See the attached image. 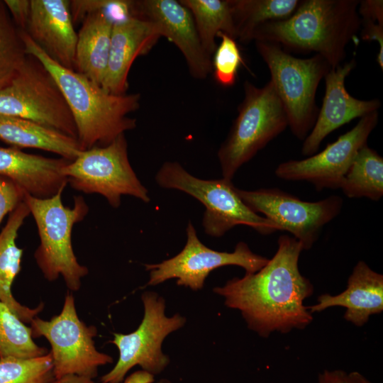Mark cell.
Wrapping results in <instances>:
<instances>
[{
    "instance_id": "26",
    "label": "cell",
    "mask_w": 383,
    "mask_h": 383,
    "mask_svg": "<svg viewBox=\"0 0 383 383\" xmlns=\"http://www.w3.org/2000/svg\"><path fill=\"white\" fill-rule=\"evenodd\" d=\"M340 189L349 198L378 201L383 196V158L365 145L358 151Z\"/></svg>"
},
{
    "instance_id": "4",
    "label": "cell",
    "mask_w": 383,
    "mask_h": 383,
    "mask_svg": "<svg viewBox=\"0 0 383 383\" xmlns=\"http://www.w3.org/2000/svg\"><path fill=\"white\" fill-rule=\"evenodd\" d=\"M60 190L48 198H37L25 193L23 201L35 222L40 245L34 253L36 264L44 277L52 282L62 276L71 291L79 289L87 267L77 261L72 244L74 225L82 221L89 207L81 196H74L72 208L65 206Z\"/></svg>"
},
{
    "instance_id": "38",
    "label": "cell",
    "mask_w": 383,
    "mask_h": 383,
    "mask_svg": "<svg viewBox=\"0 0 383 383\" xmlns=\"http://www.w3.org/2000/svg\"><path fill=\"white\" fill-rule=\"evenodd\" d=\"M347 383H372L358 372H351L346 374Z\"/></svg>"
},
{
    "instance_id": "7",
    "label": "cell",
    "mask_w": 383,
    "mask_h": 383,
    "mask_svg": "<svg viewBox=\"0 0 383 383\" xmlns=\"http://www.w3.org/2000/svg\"><path fill=\"white\" fill-rule=\"evenodd\" d=\"M155 181L161 187L184 192L199 201L206 208L202 226L211 237H221L239 225L249 226L263 235L279 231L273 222L245 204L231 180L199 179L178 162H165L157 171Z\"/></svg>"
},
{
    "instance_id": "11",
    "label": "cell",
    "mask_w": 383,
    "mask_h": 383,
    "mask_svg": "<svg viewBox=\"0 0 383 383\" xmlns=\"http://www.w3.org/2000/svg\"><path fill=\"white\" fill-rule=\"evenodd\" d=\"M141 299L144 307L143 320L132 333L113 334L110 343L118 348V360L112 370L101 377L100 383L122 382L135 365L155 375L170 364L169 357L162 350V343L168 335L184 326L186 318L179 313L167 316L165 301L156 292H145Z\"/></svg>"
},
{
    "instance_id": "34",
    "label": "cell",
    "mask_w": 383,
    "mask_h": 383,
    "mask_svg": "<svg viewBox=\"0 0 383 383\" xmlns=\"http://www.w3.org/2000/svg\"><path fill=\"white\" fill-rule=\"evenodd\" d=\"M357 11L360 18H368L383 21L382 0L359 1Z\"/></svg>"
},
{
    "instance_id": "21",
    "label": "cell",
    "mask_w": 383,
    "mask_h": 383,
    "mask_svg": "<svg viewBox=\"0 0 383 383\" xmlns=\"http://www.w3.org/2000/svg\"><path fill=\"white\" fill-rule=\"evenodd\" d=\"M30 213L23 201L11 213L0 233V301L6 304L25 323L32 320L43 310V304L30 308L19 303L13 296L11 287L21 271L23 250L17 246L18 232L25 219Z\"/></svg>"
},
{
    "instance_id": "39",
    "label": "cell",
    "mask_w": 383,
    "mask_h": 383,
    "mask_svg": "<svg viewBox=\"0 0 383 383\" xmlns=\"http://www.w3.org/2000/svg\"><path fill=\"white\" fill-rule=\"evenodd\" d=\"M157 383H172L170 380L163 378L160 379Z\"/></svg>"
},
{
    "instance_id": "22",
    "label": "cell",
    "mask_w": 383,
    "mask_h": 383,
    "mask_svg": "<svg viewBox=\"0 0 383 383\" xmlns=\"http://www.w3.org/2000/svg\"><path fill=\"white\" fill-rule=\"evenodd\" d=\"M113 21L104 11L88 13L77 33L75 71L101 85L110 52Z\"/></svg>"
},
{
    "instance_id": "37",
    "label": "cell",
    "mask_w": 383,
    "mask_h": 383,
    "mask_svg": "<svg viewBox=\"0 0 383 383\" xmlns=\"http://www.w3.org/2000/svg\"><path fill=\"white\" fill-rule=\"evenodd\" d=\"M154 375L145 371H137L128 376L123 383H152Z\"/></svg>"
},
{
    "instance_id": "33",
    "label": "cell",
    "mask_w": 383,
    "mask_h": 383,
    "mask_svg": "<svg viewBox=\"0 0 383 383\" xmlns=\"http://www.w3.org/2000/svg\"><path fill=\"white\" fill-rule=\"evenodd\" d=\"M4 3L16 26L25 31L30 16V0H4Z\"/></svg>"
},
{
    "instance_id": "23",
    "label": "cell",
    "mask_w": 383,
    "mask_h": 383,
    "mask_svg": "<svg viewBox=\"0 0 383 383\" xmlns=\"http://www.w3.org/2000/svg\"><path fill=\"white\" fill-rule=\"evenodd\" d=\"M0 140L13 148L41 149L69 161L83 151L76 138L31 121L4 114H0Z\"/></svg>"
},
{
    "instance_id": "27",
    "label": "cell",
    "mask_w": 383,
    "mask_h": 383,
    "mask_svg": "<svg viewBox=\"0 0 383 383\" xmlns=\"http://www.w3.org/2000/svg\"><path fill=\"white\" fill-rule=\"evenodd\" d=\"M48 353L34 342L30 327L0 301V360L33 358Z\"/></svg>"
},
{
    "instance_id": "18",
    "label": "cell",
    "mask_w": 383,
    "mask_h": 383,
    "mask_svg": "<svg viewBox=\"0 0 383 383\" xmlns=\"http://www.w3.org/2000/svg\"><path fill=\"white\" fill-rule=\"evenodd\" d=\"M160 38L148 21L132 16L113 25L109 57L101 87L113 94H126L134 60L146 55Z\"/></svg>"
},
{
    "instance_id": "16",
    "label": "cell",
    "mask_w": 383,
    "mask_h": 383,
    "mask_svg": "<svg viewBox=\"0 0 383 383\" xmlns=\"http://www.w3.org/2000/svg\"><path fill=\"white\" fill-rule=\"evenodd\" d=\"M355 59L331 67L324 77L326 91L315 123L304 140L303 155L309 157L318 150L321 143L333 131L357 118L378 111L381 101L377 99L361 100L346 90V77L355 67Z\"/></svg>"
},
{
    "instance_id": "32",
    "label": "cell",
    "mask_w": 383,
    "mask_h": 383,
    "mask_svg": "<svg viewBox=\"0 0 383 383\" xmlns=\"http://www.w3.org/2000/svg\"><path fill=\"white\" fill-rule=\"evenodd\" d=\"M362 29L360 35L362 40H375L379 44V52L377 62L383 69V21L373 18H360Z\"/></svg>"
},
{
    "instance_id": "12",
    "label": "cell",
    "mask_w": 383,
    "mask_h": 383,
    "mask_svg": "<svg viewBox=\"0 0 383 383\" xmlns=\"http://www.w3.org/2000/svg\"><path fill=\"white\" fill-rule=\"evenodd\" d=\"M236 192L252 211L262 213L280 231H288L309 250L318 240L323 226L335 218L343 199L332 195L318 201H305L277 188Z\"/></svg>"
},
{
    "instance_id": "19",
    "label": "cell",
    "mask_w": 383,
    "mask_h": 383,
    "mask_svg": "<svg viewBox=\"0 0 383 383\" xmlns=\"http://www.w3.org/2000/svg\"><path fill=\"white\" fill-rule=\"evenodd\" d=\"M69 160L50 158L0 147V176L5 177L34 197L48 198L64 189L67 180L61 169Z\"/></svg>"
},
{
    "instance_id": "31",
    "label": "cell",
    "mask_w": 383,
    "mask_h": 383,
    "mask_svg": "<svg viewBox=\"0 0 383 383\" xmlns=\"http://www.w3.org/2000/svg\"><path fill=\"white\" fill-rule=\"evenodd\" d=\"M25 192L11 179L0 176V224L23 201Z\"/></svg>"
},
{
    "instance_id": "36",
    "label": "cell",
    "mask_w": 383,
    "mask_h": 383,
    "mask_svg": "<svg viewBox=\"0 0 383 383\" xmlns=\"http://www.w3.org/2000/svg\"><path fill=\"white\" fill-rule=\"evenodd\" d=\"M48 383H96L92 378L77 375L66 374L58 378H54Z\"/></svg>"
},
{
    "instance_id": "6",
    "label": "cell",
    "mask_w": 383,
    "mask_h": 383,
    "mask_svg": "<svg viewBox=\"0 0 383 383\" xmlns=\"http://www.w3.org/2000/svg\"><path fill=\"white\" fill-rule=\"evenodd\" d=\"M269 68L274 89L285 109L292 133L304 140L318 115L315 99L318 86L332 67L321 55L296 57L279 45L255 41Z\"/></svg>"
},
{
    "instance_id": "13",
    "label": "cell",
    "mask_w": 383,
    "mask_h": 383,
    "mask_svg": "<svg viewBox=\"0 0 383 383\" xmlns=\"http://www.w3.org/2000/svg\"><path fill=\"white\" fill-rule=\"evenodd\" d=\"M187 242L175 256L158 264L145 265L149 272L147 286L161 284L177 279V284L192 290L204 287L205 279L213 270L228 265L243 267L245 273H255L262 268L269 259L254 253L244 242H239L233 252H220L204 245L189 221L187 229Z\"/></svg>"
},
{
    "instance_id": "29",
    "label": "cell",
    "mask_w": 383,
    "mask_h": 383,
    "mask_svg": "<svg viewBox=\"0 0 383 383\" xmlns=\"http://www.w3.org/2000/svg\"><path fill=\"white\" fill-rule=\"evenodd\" d=\"M55 378L52 356L0 360V383H48Z\"/></svg>"
},
{
    "instance_id": "24",
    "label": "cell",
    "mask_w": 383,
    "mask_h": 383,
    "mask_svg": "<svg viewBox=\"0 0 383 383\" xmlns=\"http://www.w3.org/2000/svg\"><path fill=\"white\" fill-rule=\"evenodd\" d=\"M236 33L243 43L251 42L253 30L260 25L286 19L298 8L300 0H228Z\"/></svg>"
},
{
    "instance_id": "2",
    "label": "cell",
    "mask_w": 383,
    "mask_h": 383,
    "mask_svg": "<svg viewBox=\"0 0 383 383\" xmlns=\"http://www.w3.org/2000/svg\"><path fill=\"white\" fill-rule=\"evenodd\" d=\"M27 55L37 59L50 73L70 109L77 139L82 150L105 146L136 127L128 115L140 108L139 93L113 94L85 75L51 59L23 30H19Z\"/></svg>"
},
{
    "instance_id": "10",
    "label": "cell",
    "mask_w": 383,
    "mask_h": 383,
    "mask_svg": "<svg viewBox=\"0 0 383 383\" xmlns=\"http://www.w3.org/2000/svg\"><path fill=\"white\" fill-rule=\"evenodd\" d=\"M30 324L33 338L44 337L50 345L55 378L77 374L94 379L99 367L113 361L111 355L96 348L97 329L80 320L74 296L69 292L58 315L48 321L36 316Z\"/></svg>"
},
{
    "instance_id": "40",
    "label": "cell",
    "mask_w": 383,
    "mask_h": 383,
    "mask_svg": "<svg viewBox=\"0 0 383 383\" xmlns=\"http://www.w3.org/2000/svg\"><path fill=\"white\" fill-rule=\"evenodd\" d=\"M113 383H122V382H113Z\"/></svg>"
},
{
    "instance_id": "9",
    "label": "cell",
    "mask_w": 383,
    "mask_h": 383,
    "mask_svg": "<svg viewBox=\"0 0 383 383\" xmlns=\"http://www.w3.org/2000/svg\"><path fill=\"white\" fill-rule=\"evenodd\" d=\"M0 114L25 118L77 139L74 121L61 90L30 55L11 82L0 90Z\"/></svg>"
},
{
    "instance_id": "30",
    "label": "cell",
    "mask_w": 383,
    "mask_h": 383,
    "mask_svg": "<svg viewBox=\"0 0 383 383\" xmlns=\"http://www.w3.org/2000/svg\"><path fill=\"white\" fill-rule=\"evenodd\" d=\"M217 37L221 38V43L213 54L212 72L217 83L223 87H231L235 83L243 59L235 39L222 32Z\"/></svg>"
},
{
    "instance_id": "25",
    "label": "cell",
    "mask_w": 383,
    "mask_h": 383,
    "mask_svg": "<svg viewBox=\"0 0 383 383\" xmlns=\"http://www.w3.org/2000/svg\"><path fill=\"white\" fill-rule=\"evenodd\" d=\"M191 12L205 52L211 57L216 47L218 33L236 39V33L228 0H180Z\"/></svg>"
},
{
    "instance_id": "5",
    "label": "cell",
    "mask_w": 383,
    "mask_h": 383,
    "mask_svg": "<svg viewBox=\"0 0 383 383\" xmlns=\"http://www.w3.org/2000/svg\"><path fill=\"white\" fill-rule=\"evenodd\" d=\"M243 88L238 116L217 155L223 178L228 180L288 126L285 109L270 80L262 87L245 81Z\"/></svg>"
},
{
    "instance_id": "20",
    "label": "cell",
    "mask_w": 383,
    "mask_h": 383,
    "mask_svg": "<svg viewBox=\"0 0 383 383\" xmlns=\"http://www.w3.org/2000/svg\"><path fill=\"white\" fill-rule=\"evenodd\" d=\"M333 306L345 308L344 318L362 326L370 316L383 311V275L360 260L354 267L345 291L335 296L321 294L318 303L307 309L313 313Z\"/></svg>"
},
{
    "instance_id": "1",
    "label": "cell",
    "mask_w": 383,
    "mask_h": 383,
    "mask_svg": "<svg viewBox=\"0 0 383 383\" xmlns=\"http://www.w3.org/2000/svg\"><path fill=\"white\" fill-rule=\"evenodd\" d=\"M277 245L274 255L260 270L213 289L227 307L240 311L249 329L264 338L274 331L304 329L313 321L304 301L312 295L313 286L298 265L302 245L287 235L278 238Z\"/></svg>"
},
{
    "instance_id": "14",
    "label": "cell",
    "mask_w": 383,
    "mask_h": 383,
    "mask_svg": "<svg viewBox=\"0 0 383 383\" xmlns=\"http://www.w3.org/2000/svg\"><path fill=\"white\" fill-rule=\"evenodd\" d=\"M377 121L378 111L360 118L351 130L328 144L321 152L303 160H291L279 164L275 170L276 176L288 181L309 182L317 191L340 189L358 151L367 144Z\"/></svg>"
},
{
    "instance_id": "3",
    "label": "cell",
    "mask_w": 383,
    "mask_h": 383,
    "mask_svg": "<svg viewBox=\"0 0 383 383\" xmlns=\"http://www.w3.org/2000/svg\"><path fill=\"white\" fill-rule=\"evenodd\" d=\"M358 4V0H302L289 18L258 26L251 41L274 43L287 52H313L335 67L361 27Z\"/></svg>"
},
{
    "instance_id": "35",
    "label": "cell",
    "mask_w": 383,
    "mask_h": 383,
    "mask_svg": "<svg viewBox=\"0 0 383 383\" xmlns=\"http://www.w3.org/2000/svg\"><path fill=\"white\" fill-rule=\"evenodd\" d=\"M346 374L340 370H325L318 374L317 383H347Z\"/></svg>"
},
{
    "instance_id": "15",
    "label": "cell",
    "mask_w": 383,
    "mask_h": 383,
    "mask_svg": "<svg viewBox=\"0 0 383 383\" xmlns=\"http://www.w3.org/2000/svg\"><path fill=\"white\" fill-rule=\"evenodd\" d=\"M134 10L136 17L150 22L160 37L177 47L194 78L204 79L212 72L211 57L201 44L192 15L179 1H134Z\"/></svg>"
},
{
    "instance_id": "8",
    "label": "cell",
    "mask_w": 383,
    "mask_h": 383,
    "mask_svg": "<svg viewBox=\"0 0 383 383\" xmlns=\"http://www.w3.org/2000/svg\"><path fill=\"white\" fill-rule=\"evenodd\" d=\"M67 184L86 194L103 196L113 208H118L122 195L135 197L145 203L150 200L129 162L125 135L105 146L83 150L61 169Z\"/></svg>"
},
{
    "instance_id": "28",
    "label": "cell",
    "mask_w": 383,
    "mask_h": 383,
    "mask_svg": "<svg viewBox=\"0 0 383 383\" xmlns=\"http://www.w3.org/2000/svg\"><path fill=\"white\" fill-rule=\"evenodd\" d=\"M27 56L19 30L0 0V90L14 79Z\"/></svg>"
},
{
    "instance_id": "17",
    "label": "cell",
    "mask_w": 383,
    "mask_h": 383,
    "mask_svg": "<svg viewBox=\"0 0 383 383\" xmlns=\"http://www.w3.org/2000/svg\"><path fill=\"white\" fill-rule=\"evenodd\" d=\"M25 32L51 59L75 70L77 33L74 28L70 1L30 0Z\"/></svg>"
}]
</instances>
